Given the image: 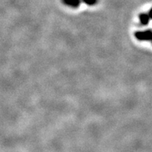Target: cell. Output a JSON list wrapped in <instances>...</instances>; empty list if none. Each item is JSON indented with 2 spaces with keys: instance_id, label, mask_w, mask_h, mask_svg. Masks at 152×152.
<instances>
[{
  "instance_id": "1",
  "label": "cell",
  "mask_w": 152,
  "mask_h": 152,
  "mask_svg": "<svg viewBox=\"0 0 152 152\" xmlns=\"http://www.w3.org/2000/svg\"><path fill=\"white\" fill-rule=\"evenodd\" d=\"M151 30H147L144 31H137L134 33V36L138 40L150 41L151 39Z\"/></svg>"
},
{
  "instance_id": "2",
  "label": "cell",
  "mask_w": 152,
  "mask_h": 152,
  "mask_svg": "<svg viewBox=\"0 0 152 152\" xmlns=\"http://www.w3.org/2000/svg\"><path fill=\"white\" fill-rule=\"evenodd\" d=\"M150 18H151V10L149 11V14L143 13V14H140V16H139V20H140V23L142 26H147V25L149 24Z\"/></svg>"
},
{
  "instance_id": "3",
  "label": "cell",
  "mask_w": 152,
  "mask_h": 152,
  "mask_svg": "<svg viewBox=\"0 0 152 152\" xmlns=\"http://www.w3.org/2000/svg\"><path fill=\"white\" fill-rule=\"evenodd\" d=\"M63 2L72 8H77L80 5L81 0H63Z\"/></svg>"
},
{
  "instance_id": "4",
  "label": "cell",
  "mask_w": 152,
  "mask_h": 152,
  "mask_svg": "<svg viewBox=\"0 0 152 152\" xmlns=\"http://www.w3.org/2000/svg\"><path fill=\"white\" fill-rule=\"evenodd\" d=\"M82 1L88 6H94L97 3V0H82Z\"/></svg>"
}]
</instances>
